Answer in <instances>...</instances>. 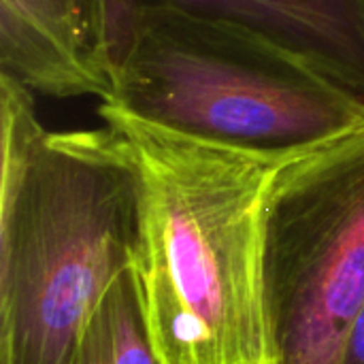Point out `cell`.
<instances>
[{
  "label": "cell",
  "instance_id": "cell-6",
  "mask_svg": "<svg viewBox=\"0 0 364 364\" xmlns=\"http://www.w3.org/2000/svg\"><path fill=\"white\" fill-rule=\"evenodd\" d=\"M128 2H164L241 23L364 100V0H117V9Z\"/></svg>",
  "mask_w": 364,
  "mask_h": 364
},
{
  "label": "cell",
  "instance_id": "cell-1",
  "mask_svg": "<svg viewBox=\"0 0 364 364\" xmlns=\"http://www.w3.org/2000/svg\"><path fill=\"white\" fill-rule=\"evenodd\" d=\"M0 364H73L113 279L139 267L143 177L113 126L47 130L0 77Z\"/></svg>",
  "mask_w": 364,
  "mask_h": 364
},
{
  "label": "cell",
  "instance_id": "cell-7",
  "mask_svg": "<svg viewBox=\"0 0 364 364\" xmlns=\"http://www.w3.org/2000/svg\"><path fill=\"white\" fill-rule=\"evenodd\" d=\"M73 364H162L149 320L139 267L119 273L94 309Z\"/></svg>",
  "mask_w": 364,
  "mask_h": 364
},
{
  "label": "cell",
  "instance_id": "cell-8",
  "mask_svg": "<svg viewBox=\"0 0 364 364\" xmlns=\"http://www.w3.org/2000/svg\"><path fill=\"white\" fill-rule=\"evenodd\" d=\"M83 21V32L92 55L109 70L111 68V36L117 0H77Z\"/></svg>",
  "mask_w": 364,
  "mask_h": 364
},
{
  "label": "cell",
  "instance_id": "cell-3",
  "mask_svg": "<svg viewBox=\"0 0 364 364\" xmlns=\"http://www.w3.org/2000/svg\"><path fill=\"white\" fill-rule=\"evenodd\" d=\"M102 105L162 130L290 162L364 130V100L299 53L164 2L115 13Z\"/></svg>",
  "mask_w": 364,
  "mask_h": 364
},
{
  "label": "cell",
  "instance_id": "cell-2",
  "mask_svg": "<svg viewBox=\"0 0 364 364\" xmlns=\"http://www.w3.org/2000/svg\"><path fill=\"white\" fill-rule=\"evenodd\" d=\"M98 115L128 139L141 166L139 273L162 364H271L262 226L282 164L162 130L102 102Z\"/></svg>",
  "mask_w": 364,
  "mask_h": 364
},
{
  "label": "cell",
  "instance_id": "cell-4",
  "mask_svg": "<svg viewBox=\"0 0 364 364\" xmlns=\"http://www.w3.org/2000/svg\"><path fill=\"white\" fill-rule=\"evenodd\" d=\"M262 299L271 364H341L364 305V130L275 171Z\"/></svg>",
  "mask_w": 364,
  "mask_h": 364
},
{
  "label": "cell",
  "instance_id": "cell-9",
  "mask_svg": "<svg viewBox=\"0 0 364 364\" xmlns=\"http://www.w3.org/2000/svg\"><path fill=\"white\" fill-rule=\"evenodd\" d=\"M341 364H364V305L343 343Z\"/></svg>",
  "mask_w": 364,
  "mask_h": 364
},
{
  "label": "cell",
  "instance_id": "cell-5",
  "mask_svg": "<svg viewBox=\"0 0 364 364\" xmlns=\"http://www.w3.org/2000/svg\"><path fill=\"white\" fill-rule=\"evenodd\" d=\"M0 77L53 98L111 92L109 70L92 55L77 0H0Z\"/></svg>",
  "mask_w": 364,
  "mask_h": 364
}]
</instances>
